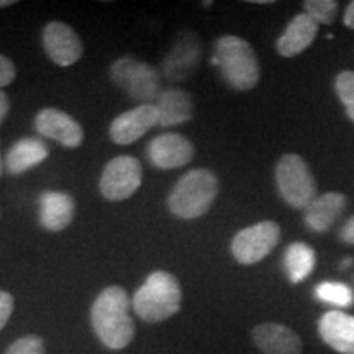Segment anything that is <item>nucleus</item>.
<instances>
[{
  "mask_svg": "<svg viewBox=\"0 0 354 354\" xmlns=\"http://www.w3.org/2000/svg\"><path fill=\"white\" fill-rule=\"evenodd\" d=\"M130 297L120 286H110L95 299L91 320L97 338L110 349H123L133 342L135 323L130 317Z\"/></svg>",
  "mask_w": 354,
  "mask_h": 354,
  "instance_id": "f257e3e1",
  "label": "nucleus"
},
{
  "mask_svg": "<svg viewBox=\"0 0 354 354\" xmlns=\"http://www.w3.org/2000/svg\"><path fill=\"white\" fill-rule=\"evenodd\" d=\"M212 63L218 66L221 77L233 91L246 92L258 86L261 68L250 43L236 35H225L214 44Z\"/></svg>",
  "mask_w": 354,
  "mask_h": 354,
  "instance_id": "f03ea898",
  "label": "nucleus"
},
{
  "mask_svg": "<svg viewBox=\"0 0 354 354\" xmlns=\"http://www.w3.org/2000/svg\"><path fill=\"white\" fill-rule=\"evenodd\" d=\"M218 177L210 169H192L180 177L172 187L167 205L176 216L194 220L205 215L218 196Z\"/></svg>",
  "mask_w": 354,
  "mask_h": 354,
  "instance_id": "7ed1b4c3",
  "label": "nucleus"
},
{
  "mask_svg": "<svg viewBox=\"0 0 354 354\" xmlns=\"http://www.w3.org/2000/svg\"><path fill=\"white\" fill-rule=\"evenodd\" d=\"M180 302L183 290L179 281L171 272L154 271L135 292L131 305L141 320L158 323L176 315L180 310Z\"/></svg>",
  "mask_w": 354,
  "mask_h": 354,
  "instance_id": "20e7f679",
  "label": "nucleus"
},
{
  "mask_svg": "<svg viewBox=\"0 0 354 354\" xmlns=\"http://www.w3.org/2000/svg\"><path fill=\"white\" fill-rule=\"evenodd\" d=\"M279 196L292 209H307L317 198V183L304 158L284 154L276 167Z\"/></svg>",
  "mask_w": 354,
  "mask_h": 354,
  "instance_id": "39448f33",
  "label": "nucleus"
},
{
  "mask_svg": "<svg viewBox=\"0 0 354 354\" xmlns=\"http://www.w3.org/2000/svg\"><path fill=\"white\" fill-rule=\"evenodd\" d=\"M110 79L140 105L154 104L161 88V76L151 64L131 56L118 57L110 68Z\"/></svg>",
  "mask_w": 354,
  "mask_h": 354,
  "instance_id": "423d86ee",
  "label": "nucleus"
},
{
  "mask_svg": "<svg viewBox=\"0 0 354 354\" xmlns=\"http://www.w3.org/2000/svg\"><path fill=\"white\" fill-rule=\"evenodd\" d=\"M281 227L272 220L259 221L253 227L243 228L232 240V254L240 264H256L277 246Z\"/></svg>",
  "mask_w": 354,
  "mask_h": 354,
  "instance_id": "0eeeda50",
  "label": "nucleus"
},
{
  "mask_svg": "<svg viewBox=\"0 0 354 354\" xmlns=\"http://www.w3.org/2000/svg\"><path fill=\"white\" fill-rule=\"evenodd\" d=\"M141 185V165L133 156L112 159L100 177V192L107 201H127Z\"/></svg>",
  "mask_w": 354,
  "mask_h": 354,
  "instance_id": "6e6552de",
  "label": "nucleus"
},
{
  "mask_svg": "<svg viewBox=\"0 0 354 354\" xmlns=\"http://www.w3.org/2000/svg\"><path fill=\"white\" fill-rule=\"evenodd\" d=\"M203 55L202 41L196 32H180L174 44L161 63V73L167 81H185L197 66L201 64Z\"/></svg>",
  "mask_w": 354,
  "mask_h": 354,
  "instance_id": "1a4fd4ad",
  "label": "nucleus"
},
{
  "mask_svg": "<svg viewBox=\"0 0 354 354\" xmlns=\"http://www.w3.org/2000/svg\"><path fill=\"white\" fill-rule=\"evenodd\" d=\"M43 46L53 63L61 68L76 64L84 53L79 35L63 21H50L44 26Z\"/></svg>",
  "mask_w": 354,
  "mask_h": 354,
  "instance_id": "9d476101",
  "label": "nucleus"
},
{
  "mask_svg": "<svg viewBox=\"0 0 354 354\" xmlns=\"http://www.w3.org/2000/svg\"><path fill=\"white\" fill-rule=\"evenodd\" d=\"M148 159L159 169H176L189 165L196 156L192 141L177 133L159 135L148 143Z\"/></svg>",
  "mask_w": 354,
  "mask_h": 354,
  "instance_id": "9b49d317",
  "label": "nucleus"
},
{
  "mask_svg": "<svg viewBox=\"0 0 354 354\" xmlns=\"http://www.w3.org/2000/svg\"><path fill=\"white\" fill-rule=\"evenodd\" d=\"M35 128L44 138H51L66 148H77L84 141V130L71 115L57 109H43L35 118Z\"/></svg>",
  "mask_w": 354,
  "mask_h": 354,
  "instance_id": "f8f14e48",
  "label": "nucleus"
},
{
  "mask_svg": "<svg viewBox=\"0 0 354 354\" xmlns=\"http://www.w3.org/2000/svg\"><path fill=\"white\" fill-rule=\"evenodd\" d=\"M158 125L154 104H145L118 115L110 125V138L117 145H131Z\"/></svg>",
  "mask_w": 354,
  "mask_h": 354,
  "instance_id": "ddd939ff",
  "label": "nucleus"
},
{
  "mask_svg": "<svg viewBox=\"0 0 354 354\" xmlns=\"http://www.w3.org/2000/svg\"><path fill=\"white\" fill-rule=\"evenodd\" d=\"M251 338L263 354H302L300 336L289 326L276 322L259 323L251 331Z\"/></svg>",
  "mask_w": 354,
  "mask_h": 354,
  "instance_id": "4468645a",
  "label": "nucleus"
},
{
  "mask_svg": "<svg viewBox=\"0 0 354 354\" xmlns=\"http://www.w3.org/2000/svg\"><path fill=\"white\" fill-rule=\"evenodd\" d=\"M318 335L322 342L342 354H354V317L330 310L318 320Z\"/></svg>",
  "mask_w": 354,
  "mask_h": 354,
  "instance_id": "2eb2a0df",
  "label": "nucleus"
},
{
  "mask_svg": "<svg viewBox=\"0 0 354 354\" xmlns=\"http://www.w3.org/2000/svg\"><path fill=\"white\" fill-rule=\"evenodd\" d=\"M76 214V202L69 194L46 190L39 197V223L50 232L68 228Z\"/></svg>",
  "mask_w": 354,
  "mask_h": 354,
  "instance_id": "dca6fc26",
  "label": "nucleus"
},
{
  "mask_svg": "<svg viewBox=\"0 0 354 354\" xmlns=\"http://www.w3.org/2000/svg\"><path fill=\"white\" fill-rule=\"evenodd\" d=\"M159 127H176L192 120L194 100L184 88H166L154 102Z\"/></svg>",
  "mask_w": 354,
  "mask_h": 354,
  "instance_id": "f3484780",
  "label": "nucleus"
},
{
  "mask_svg": "<svg viewBox=\"0 0 354 354\" xmlns=\"http://www.w3.org/2000/svg\"><path fill=\"white\" fill-rule=\"evenodd\" d=\"M318 33V24L307 13H299L290 24L287 25L284 33L281 35L276 43V50L281 56L284 57H294L304 53L313 39L317 38Z\"/></svg>",
  "mask_w": 354,
  "mask_h": 354,
  "instance_id": "a211bd4d",
  "label": "nucleus"
},
{
  "mask_svg": "<svg viewBox=\"0 0 354 354\" xmlns=\"http://www.w3.org/2000/svg\"><path fill=\"white\" fill-rule=\"evenodd\" d=\"M348 198L339 192H328L317 197L305 209V225L308 230L317 233H323L333 227L338 216L346 210Z\"/></svg>",
  "mask_w": 354,
  "mask_h": 354,
  "instance_id": "6ab92c4d",
  "label": "nucleus"
},
{
  "mask_svg": "<svg viewBox=\"0 0 354 354\" xmlns=\"http://www.w3.org/2000/svg\"><path fill=\"white\" fill-rule=\"evenodd\" d=\"M48 156H50V149H48L43 140L21 138L8 149L6 156V167L10 174L17 176L41 165Z\"/></svg>",
  "mask_w": 354,
  "mask_h": 354,
  "instance_id": "aec40b11",
  "label": "nucleus"
},
{
  "mask_svg": "<svg viewBox=\"0 0 354 354\" xmlns=\"http://www.w3.org/2000/svg\"><path fill=\"white\" fill-rule=\"evenodd\" d=\"M317 264V254L312 246L304 241H294L286 250L284 268L292 284H299L313 272Z\"/></svg>",
  "mask_w": 354,
  "mask_h": 354,
  "instance_id": "412c9836",
  "label": "nucleus"
},
{
  "mask_svg": "<svg viewBox=\"0 0 354 354\" xmlns=\"http://www.w3.org/2000/svg\"><path fill=\"white\" fill-rule=\"evenodd\" d=\"M315 297L322 302L335 305L339 308H348L354 304V294L351 287L343 282L323 281L315 287Z\"/></svg>",
  "mask_w": 354,
  "mask_h": 354,
  "instance_id": "4be33fe9",
  "label": "nucleus"
},
{
  "mask_svg": "<svg viewBox=\"0 0 354 354\" xmlns=\"http://www.w3.org/2000/svg\"><path fill=\"white\" fill-rule=\"evenodd\" d=\"M304 8L318 25H331L338 15V2L335 0H307L304 2Z\"/></svg>",
  "mask_w": 354,
  "mask_h": 354,
  "instance_id": "5701e85b",
  "label": "nucleus"
},
{
  "mask_svg": "<svg viewBox=\"0 0 354 354\" xmlns=\"http://www.w3.org/2000/svg\"><path fill=\"white\" fill-rule=\"evenodd\" d=\"M335 91L344 109L354 107V71H342L336 76Z\"/></svg>",
  "mask_w": 354,
  "mask_h": 354,
  "instance_id": "b1692460",
  "label": "nucleus"
},
{
  "mask_svg": "<svg viewBox=\"0 0 354 354\" xmlns=\"http://www.w3.org/2000/svg\"><path fill=\"white\" fill-rule=\"evenodd\" d=\"M6 354H44V343L37 335H26L17 339Z\"/></svg>",
  "mask_w": 354,
  "mask_h": 354,
  "instance_id": "393cba45",
  "label": "nucleus"
},
{
  "mask_svg": "<svg viewBox=\"0 0 354 354\" xmlns=\"http://www.w3.org/2000/svg\"><path fill=\"white\" fill-rule=\"evenodd\" d=\"M17 69L15 64L12 63V59H8L7 56L0 55V88L10 86V84L15 81Z\"/></svg>",
  "mask_w": 354,
  "mask_h": 354,
  "instance_id": "a878e982",
  "label": "nucleus"
},
{
  "mask_svg": "<svg viewBox=\"0 0 354 354\" xmlns=\"http://www.w3.org/2000/svg\"><path fill=\"white\" fill-rule=\"evenodd\" d=\"M13 312V297L8 292L0 290V330L7 325Z\"/></svg>",
  "mask_w": 354,
  "mask_h": 354,
  "instance_id": "bb28decb",
  "label": "nucleus"
},
{
  "mask_svg": "<svg viewBox=\"0 0 354 354\" xmlns=\"http://www.w3.org/2000/svg\"><path fill=\"white\" fill-rule=\"evenodd\" d=\"M339 240L346 245H354V215L339 230Z\"/></svg>",
  "mask_w": 354,
  "mask_h": 354,
  "instance_id": "cd10ccee",
  "label": "nucleus"
},
{
  "mask_svg": "<svg viewBox=\"0 0 354 354\" xmlns=\"http://www.w3.org/2000/svg\"><path fill=\"white\" fill-rule=\"evenodd\" d=\"M8 109H10V102H8V97L3 91H0V125H2L3 120H6Z\"/></svg>",
  "mask_w": 354,
  "mask_h": 354,
  "instance_id": "c85d7f7f",
  "label": "nucleus"
},
{
  "mask_svg": "<svg viewBox=\"0 0 354 354\" xmlns=\"http://www.w3.org/2000/svg\"><path fill=\"white\" fill-rule=\"evenodd\" d=\"M343 24L348 26V28L354 30V2L349 3L346 7V10H344V15H343Z\"/></svg>",
  "mask_w": 354,
  "mask_h": 354,
  "instance_id": "c756f323",
  "label": "nucleus"
},
{
  "mask_svg": "<svg viewBox=\"0 0 354 354\" xmlns=\"http://www.w3.org/2000/svg\"><path fill=\"white\" fill-rule=\"evenodd\" d=\"M251 3H258V6H269V3H274L272 0H251Z\"/></svg>",
  "mask_w": 354,
  "mask_h": 354,
  "instance_id": "7c9ffc66",
  "label": "nucleus"
},
{
  "mask_svg": "<svg viewBox=\"0 0 354 354\" xmlns=\"http://www.w3.org/2000/svg\"><path fill=\"white\" fill-rule=\"evenodd\" d=\"M13 3H17L15 0H0V8H2V7H8V6H13Z\"/></svg>",
  "mask_w": 354,
  "mask_h": 354,
  "instance_id": "2f4dec72",
  "label": "nucleus"
},
{
  "mask_svg": "<svg viewBox=\"0 0 354 354\" xmlns=\"http://www.w3.org/2000/svg\"><path fill=\"white\" fill-rule=\"evenodd\" d=\"M346 115H348L349 120H351V122L354 123V107H349V109H346Z\"/></svg>",
  "mask_w": 354,
  "mask_h": 354,
  "instance_id": "473e14b6",
  "label": "nucleus"
},
{
  "mask_svg": "<svg viewBox=\"0 0 354 354\" xmlns=\"http://www.w3.org/2000/svg\"><path fill=\"white\" fill-rule=\"evenodd\" d=\"M354 263V261L353 259H344L343 261V263H342V269H343V271H344V269H348L349 268V266H351Z\"/></svg>",
  "mask_w": 354,
  "mask_h": 354,
  "instance_id": "72a5a7b5",
  "label": "nucleus"
},
{
  "mask_svg": "<svg viewBox=\"0 0 354 354\" xmlns=\"http://www.w3.org/2000/svg\"><path fill=\"white\" fill-rule=\"evenodd\" d=\"M3 166H6V161H2V154H0V176L3 172Z\"/></svg>",
  "mask_w": 354,
  "mask_h": 354,
  "instance_id": "f704fd0d",
  "label": "nucleus"
}]
</instances>
